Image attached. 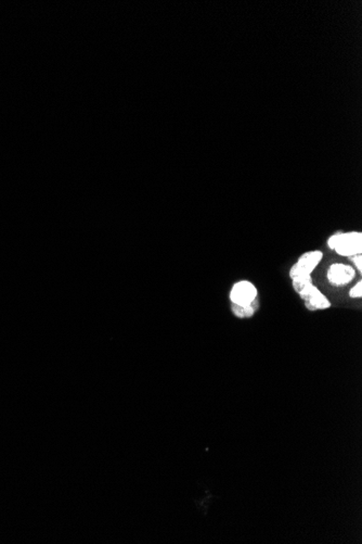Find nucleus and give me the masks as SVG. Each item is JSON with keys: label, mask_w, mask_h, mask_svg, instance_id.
Returning a JSON list of instances; mask_svg holds the SVG:
<instances>
[{"label": "nucleus", "mask_w": 362, "mask_h": 544, "mask_svg": "<svg viewBox=\"0 0 362 544\" xmlns=\"http://www.w3.org/2000/svg\"><path fill=\"white\" fill-rule=\"evenodd\" d=\"M294 290L304 301L305 306L310 311L326 310L331 306V302L313 283V278L298 277L292 280Z\"/></svg>", "instance_id": "f257e3e1"}, {"label": "nucleus", "mask_w": 362, "mask_h": 544, "mask_svg": "<svg viewBox=\"0 0 362 544\" xmlns=\"http://www.w3.org/2000/svg\"><path fill=\"white\" fill-rule=\"evenodd\" d=\"M328 246L342 257H355L362 252V234L357 231L340 232L329 237Z\"/></svg>", "instance_id": "f03ea898"}, {"label": "nucleus", "mask_w": 362, "mask_h": 544, "mask_svg": "<svg viewBox=\"0 0 362 544\" xmlns=\"http://www.w3.org/2000/svg\"><path fill=\"white\" fill-rule=\"evenodd\" d=\"M257 295V288L255 287L253 282L248 281H240L232 286L230 291V300L232 305L245 308V306L256 303Z\"/></svg>", "instance_id": "7ed1b4c3"}, {"label": "nucleus", "mask_w": 362, "mask_h": 544, "mask_svg": "<svg viewBox=\"0 0 362 544\" xmlns=\"http://www.w3.org/2000/svg\"><path fill=\"white\" fill-rule=\"evenodd\" d=\"M322 258L323 253L319 250L309 251V252L301 254L297 262L291 267L290 277L292 280L298 277H310L318 264L321 262Z\"/></svg>", "instance_id": "20e7f679"}, {"label": "nucleus", "mask_w": 362, "mask_h": 544, "mask_svg": "<svg viewBox=\"0 0 362 544\" xmlns=\"http://www.w3.org/2000/svg\"><path fill=\"white\" fill-rule=\"evenodd\" d=\"M356 276L355 268L350 265L334 263L328 269V281L335 287H343L349 283Z\"/></svg>", "instance_id": "39448f33"}, {"label": "nucleus", "mask_w": 362, "mask_h": 544, "mask_svg": "<svg viewBox=\"0 0 362 544\" xmlns=\"http://www.w3.org/2000/svg\"><path fill=\"white\" fill-rule=\"evenodd\" d=\"M256 310H257L256 303H254V304L249 305V306H245V308H240V306L232 305V312H233L235 314V316H238V317H240V318L252 317Z\"/></svg>", "instance_id": "423d86ee"}, {"label": "nucleus", "mask_w": 362, "mask_h": 544, "mask_svg": "<svg viewBox=\"0 0 362 544\" xmlns=\"http://www.w3.org/2000/svg\"><path fill=\"white\" fill-rule=\"evenodd\" d=\"M349 297L354 299H358L362 297V281H359L356 285L349 290Z\"/></svg>", "instance_id": "0eeeda50"}, {"label": "nucleus", "mask_w": 362, "mask_h": 544, "mask_svg": "<svg viewBox=\"0 0 362 544\" xmlns=\"http://www.w3.org/2000/svg\"><path fill=\"white\" fill-rule=\"evenodd\" d=\"M351 261L355 263L357 269H358L359 273L362 272V255L358 254V255H355V257H351Z\"/></svg>", "instance_id": "6e6552de"}]
</instances>
